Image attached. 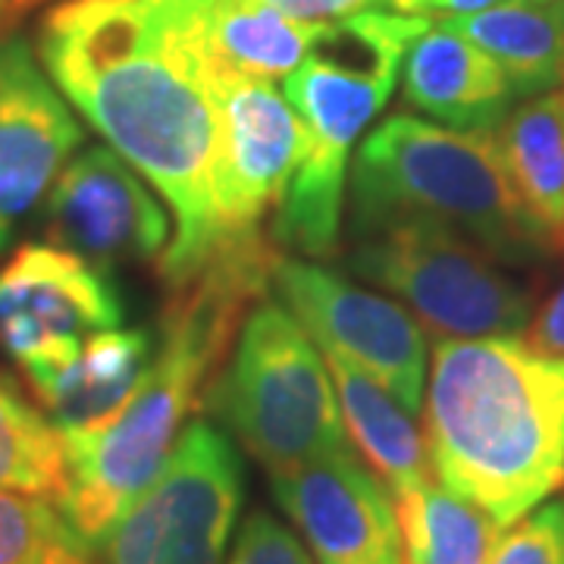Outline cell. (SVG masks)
Wrapping results in <instances>:
<instances>
[{"label": "cell", "mask_w": 564, "mask_h": 564, "mask_svg": "<svg viewBox=\"0 0 564 564\" xmlns=\"http://www.w3.org/2000/svg\"><path fill=\"white\" fill-rule=\"evenodd\" d=\"M35 54L63 98L176 214L158 261L163 285L195 276L223 248L217 63L195 0H57L39 20Z\"/></svg>", "instance_id": "1"}, {"label": "cell", "mask_w": 564, "mask_h": 564, "mask_svg": "<svg viewBox=\"0 0 564 564\" xmlns=\"http://www.w3.org/2000/svg\"><path fill=\"white\" fill-rule=\"evenodd\" d=\"M280 258V245L258 236L226 245L195 276L166 285L161 345L135 395L98 430L63 436L66 477L54 502L95 552L161 477L182 421L204 404L248 307L273 285Z\"/></svg>", "instance_id": "2"}, {"label": "cell", "mask_w": 564, "mask_h": 564, "mask_svg": "<svg viewBox=\"0 0 564 564\" xmlns=\"http://www.w3.org/2000/svg\"><path fill=\"white\" fill-rule=\"evenodd\" d=\"M423 440L436 484L518 524L564 486V361L521 339L440 343Z\"/></svg>", "instance_id": "3"}, {"label": "cell", "mask_w": 564, "mask_h": 564, "mask_svg": "<svg viewBox=\"0 0 564 564\" xmlns=\"http://www.w3.org/2000/svg\"><path fill=\"white\" fill-rule=\"evenodd\" d=\"M430 20L361 10L326 22L304 63L285 76V98L307 126V154L285 188L270 239L304 258H333L343 239L348 154L399 85L411 44Z\"/></svg>", "instance_id": "4"}, {"label": "cell", "mask_w": 564, "mask_h": 564, "mask_svg": "<svg viewBox=\"0 0 564 564\" xmlns=\"http://www.w3.org/2000/svg\"><path fill=\"white\" fill-rule=\"evenodd\" d=\"M399 223L462 232L508 267L555 251L514 198L496 132L408 113L380 122L351 163V236Z\"/></svg>", "instance_id": "5"}, {"label": "cell", "mask_w": 564, "mask_h": 564, "mask_svg": "<svg viewBox=\"0 0 564 564\" xmlns=\"http://www.w3.org/2000/svg\"><path fill=\"white\" fill-rule=\"evenodd\" d=\"M204 404L270 474L348 445L321 345L276 302H261L245 317Z\"/></svg>", "instance_id": "6"}, {"label": "cell", "mask_w": 564, "mask_h": 564, "mask_svg": "<svg viewBox=\"0 0 564 564\" xmlns=\"http://www.w3.org/2000/svg\"><path fill=\"white\" fill-rule=\"evenodd\" d=\"M351 239L345 267L404 302L440 343L514 339L536 314V292L462 232L399 223Z\"/></svg>", "instance_id": "7"}, {"label": "cell", "mask_w": 564, "mask_h": 564, "mask_svg": "<svg viewBox=\"0 0 564 564\" xmlns=\"http://www.w3.org/2000/svg\"><path fill=\"white\" fill-rule=\"evenodd\" d=\"M242 496L239 448L214 423L192 421L161 477L107 536L98 564H223Z\"/></svg>", "instance_id": "8"}, {"label": "cell", "mask_w": 564, "mask_h": 564, "mask_svg": "<svg viewBox=\"0 0 564 564\" xmlns=\"http://www.w3.org/2000/svg\"><path fill=\"white\" fill-rule=\"evenodd\" d=\"M214 214L223 245L263 236V217L280 207L285 188L307 154V126L273 82L220 69Z\"/></svg>", "instance_id": "9"}, {"label": "cell", "mask_w": 564, "mask_h": 564, "mask_svg": "<svg viewBox=\"0 0 564 564\" xmlns=\"http://www.w3.org/2000/svg\"><path fill=\"white\" fill-rule=\"evenodd\" d=\"M120 323L110 276L61 245L25 242L0 263V348L25 377L73 361L95 333Z\"/></svg>", "instance_id": "10"}, {"label": "cell", "mask_w": 564, "mask_h": 564, "mask_svg": "<svg viewBox=\"0 0 564 564\" xmlns=\"http://www.w3.org/2000/svg\"><path fill=\"white\" fill-rule=\"evenodd\" d=\"M270 289L321 348L345 355L411 414H421L426 339L408 307L367 292L333 267L299 258H280Z\"/></svg>", "instance_id": "11"}, {"label": "cell", "mask_w": 564, "mask_h": 564, "mask_svg": "<svg viewBox=\"0 0 564 564\" xmlns=\"http://www.w3.org/2000/svg\"><path fill=\"white\" fill-rule=\"evenodd\" d=\"M85 132L20 32L0 41V258L47 202Z\"/></svg>", "instance_id": "12"}, {"label": "cell", "mask_w": 564, "mask_h": 564, "mask_svg": "<svg viewBox=\"0 0 564 564\" xmlns=\"http://www.w3.org/2000/svg\"><path fill=\"white\" fill-rule=\"evenodd\" d=\"M51 245L79 254L104 273L161 258L170 217L141 176L113 148H85L66 163L44 202Z\"/></svg>", "instance_id": "13"}, {"label": "cell", "mask_w": 564, "mask_h": 564, "mask_svg": "<svg viewBox=\"0 0 564 564\" xmlns=\"http://www.w3.org/2000/svg\"><path fill=\"white\" fill-rule=\"evenodd\" d=\"M270 486L317 564H404L392 489L351 445L270 474Z\"/></svg>", "instance_id": "14"}, {"label": "cell", "mask_w": 564, "mask_h": 564, "mask_svg": "<svg viewBox=\"0 0 564 564\" xmlns=\"http://www.w3.org/2000/svg\"><path fill=\"white\" fill-rule=\"evenodd\" d=\"M404 101L462 132H496L514 91L502 66L448 25H430L404 57Z\"/></svg>", "instance_id": "15"}, {"label": "cell", "mask_w": 564, "mask_h": 564, "mask_svg": "<svg viewBox=\"0 0 564 564\" xmlns=\"http://www.w3.org/2000/svg\"><path fill=\"white\" fill-rule=\"evenodd\" d=\"M154 361L148 329H104L82 345L73 361L29 373V386L63 436L113 421Z\"/></svg>", "instance_id": "16"}, {"label": "cell", "mask_w": 564, "mask_h": 564, "mask_svg": "<svg viewBox=\"0 0 564 564\" xmlns=\"http://www.w3.org/2000/svg\"><path fill=\"white\" fill-rule=\"evenodd\" d=\"M321 351L336 383L348 433L364 462L377 467L392 496L399 499L426 480H433L426 440L414 423V414L358 364L348 361L333 348H321Z\"/></svg>", "instance_id": "17"}, {"label": "cell", "mask_w": 564, "mask_h": 564, "mask_svg": "<svg viewBox=\"0 0 564 564\" xmlns=\"http://www.w3.org/2000/svg\"><path fill=\"white\" fill-rule=\"evenodd\" d=\"M496 144L514 198L555 251L564 242V88L536 95L511 110Z\"/></svg>", "instance_id": "18"}, {"label": "cell", "mask_w": 564, "mask_h": 564, "mask_svg": "<svg viewBox=\"0 0 564 564\" xmlns=\"http://www.w3.org/2000/svg\"><path fill=\"white\" fill-rule=\"evenodd\" d=\"M502 66L514 98L564 88V0H502L484 13L443 20Z\"/></svg>", "instance_id": "19"}, {"label": "cell", "mask_w": 564, "mask_h": 564, "mask_svg": "<svg viewBox=\"0 0 564 564\" xmlns=\"http://www.w3.org/2000/svg\"><path fill=\"white\" fill-rule=\"evenodd\" d=\"M195 13L220 69L267 82L295 73L326 25L292 20L267 0H195Z\"/></svg>", "instance_id": "20"}, {"label": "cell", "mask_w": 564, "mask_h": 564, "mask_svg": "<svg viewBox=\"0 0 564 564\" xmlns=\"http://www.w3.org/2000/svg\"><path fill=\"white\" fill-rule=\"evenodd\" d=\"M404 564H489L499 530L477 505L464 502L436 480L395 499Z\"/></svg>", "instance_id": "21"}, {"label": "cell", "mask_w": 564, "mask_h": 564, "mask_svg": "<svg viewBox=\"0 0 564 564\" xmlns=\"http://www.w3.org/2000/svg\"><path fill=\"white\" fill-rule=\"evenodd\" d=\"M66 477L63 433L0 377V492L57 499Z\"/></svg>", "instance_id": "22"}, {"label": "cell", "mask_w": 564, "mask_h": 564, "mask_svg": "<svg viewBox=\"0 0 564 564\" xmlns=\"http://www.w3.org/2000/svg\"><path fill=\"white\" fill-rule=\"evenodd\" d=\"M0 564H98L54 499L0 492Z\"/></svg>", "instance_id": "23"}, {"label": "cell", "mask_w": 564, "mask_h": 564, "mask_svg": "<svg viewBox=\"0 0 564 564\" xmlns=\"http://www.w3.org/2000/svg\"><path fill=\"white\" fill-rule=\"evenodd\" d=\"M489 564H564V502L543 505L511 524Z\"/></svg>", "instance_id": "24"}, {"label": "cell", "mask_w": 564, "mask_h": 564, "mask_svg": "<svg viewBox=\"0 0 564 564\" xmlns=\"http://www.w3.org/2000/svg\"><path fill=\"white\" fill-rule=\"evenodd\" d=\"M226 564H314V558L289 527L258 508L239 527Z\"/></svg>", "instance_id": "25"}, {"label": "cell", "mask_w": 564, "mask_h": 564, "mask_svg": "<svg viewBox=\"0 0 564 564\" xmlns=\"http://www.w3.org/2000/svg\"><path fill=\"white\" fill-rule=\"evenodd\" d=\"M524 343L545 358L564 361V282L552 292V299L533 314L527 326Z\"/></svg>", "instance_id": "26"}, {"label": "cell", "mask_w": 564, "mask_h": 564, "mask_svg": "<svg viewBox=\"0 0 564 564\" xmlns=\"http://www.w3.org/2000/svg\"><path fill=\"white\" fill-rule=\"evenodd\" d=\"M267 3L276 7L285 17H292V20L323 25V22L355 17V13H361L370 3H380V0H267Z\"/></svg>", "instance_id": "27"}, {"label": "cell", "mask_w": 564, "mask_h": 564, "mask_svg": "<svg viewBox=\"0 0 564 564\" xmlns=\"http://www.w3.org/2000/svg\"><path fill=\"white\" fill-rule=\"evenodd\" d=\"M386 10L404 13V17H421V20H455V17H470L484 13L489 7L502 0H380Z\"/></svg>", "instance_id": "28"}, {"label": "cell", "mask_w": 564, "mask_h": 564, "mask_svg": "<svg viewBox=\"0 0 564 564\" xmlns=\"http://www.w3.org/2000/svg\"><path fill=\"white\" fill-rule=\"evenodd\" d=\"M47 3H57V0H0V41L17 35L22 22Z\"/></svg>", "instance_id": "29"}, {"label": "cell", "mask_w": 564, "mask_h": 564, "mask_svg": "<svg viewBox=\"0 0 564 564\" xmlns=\"http://www.w3.org/2000/svg\"><path fill=\"white\" fill-rule=\"evenodd\" d=\"M536 3H552V0H536Z\"/></svg>", "instance_id": "30"}, {"label": "cell", "mask_w": 564, "mask_h": 564, "mask_svg": "<svg viewBox=\"0 0 564 564\" xmlns=\"http://www.w3.org/2000/svg\"><path fill=\"white\" fill-rule=\"evenodd\" d=\"M562 254H564V242H562Z\"/></svg>", "instance_id": "31"}]
</instances>
